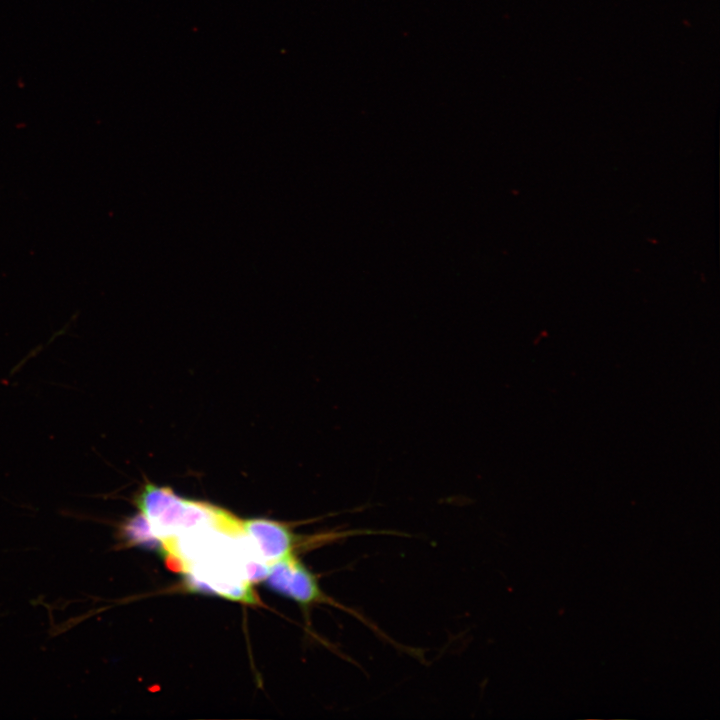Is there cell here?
Listing matches in <instances>:
<instances>
[{
  "label": "cell",
  "mask_w": 720,
  "mask_h": 720,
  "mask_svg": "<svg viewBox=\"0 0 720 720\" xmlns=\"http://www.w3.org/2000/svg\"><path fill=\"white\" fill-rule=\"evenodd\" d=\"M241 524L257 554L267 565L292 553L293 535L285 525L259 518L241 521Z\"/></svg>",
  "instance_id": "3957f363"
},
{
  "label": "cell",
  "mask_w": 720,
  "mask_h": 720,
  "mask_svg": "<svg viewBox=\"0 0 720 720\" xmlns=\"http://www.w3.org/2000/svg\"><path fill=\"white\" fill-rule=\"evenodd\" d=\"M122 528L128 542L152 548L159 547L162 551L161 541L154 535L148 521L141 513L129 518Z\"/></svg>",
  "instance_id": "277c9868"
},
{
  "label": "cell",
  "mask_w": 720,
  "mask_h": 720,
  "mask_svg": "<svg viewBox=\"0 0 720 720\" xmlns=\"http://www.w3.org/2000/svg\"><path fill=\"white\" fill-rule=\"evenodd\" d=\"M135 503L162 545L184 532L218 523L223 513L216 506L184 499L168 487L149 482Z\"/></svg>",
  "instance_id": "6da1fadb"
},
{
  "label": "cell",
  "mask_w": 720,
  "mask_h": 720,
  "mask_svg": "<svg viewBox=\"0 0 720 720\" xmlns=\"http://www.w3.org/2000/svg\"><path fill=\"white\" fill-rule=\"evenodd\" d=\"M265 582L274 592L294 600L301 605L308 606L313 603L322 602L332 604L367 623L366 620L359 617V614L354 610L339 604L325 595L312 572L292 553L269 566Z\"/></svg>",
  "instance_id": "7a4b0ae2"
},
{
  "label": "cell",
  "mask_w": 720,
  "mask_h": 720,
  "mask_svg": "<svg viewBox=\"0 0 720 720\" xmlns=\"http://www.w3.org/2000/svg\"><path fill=\"white\" fill-rule=\"evenodd\" d=\"M211 526H223V527H229V528H241V522L239 521V519H236V520H234V521H232V522H229V523H226V524L211 525ZM205 527H207V526H205ZM201 528H203V527H201ZM198 529H199V528H198ZM191 531H192V530H191ZM187 532H188V531H187ZM184 533H185V532H184ZM182 534H183V533H182ZM180 535H181V534H180ZM178 536H179V535H178ZM175 538H176V537H175ZM175 538H173L172 540L166 542V543L163 545V552H164V554L166 555V557H167V559H168V563H169V564H174V566L176 567V569L179 570L177 564L175 563V561H174V559L172 558V555H171V546H172V543H173V541H174Z\"/></svg>",
  "instance_id": "5b68a950"
}]
</instances>
